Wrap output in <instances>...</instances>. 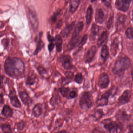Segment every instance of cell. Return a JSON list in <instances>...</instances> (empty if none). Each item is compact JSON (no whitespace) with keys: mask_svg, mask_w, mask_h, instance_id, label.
<instances>
[{"mask_svg":"<svg viewBox=\"0 0 133 133\" xmlns=\"http://www.w3.org/2000/svg\"><path fill=\"white\" fill-rule=\"evenodd\" d=\"M6 73L13 78H19L23 76L25 72V65L22 60L16 57L7 58L4 64Z\"/></svg>","mask_w":133,"mask_h":133,"instance_id":"obj_1","label":"cell"},{"mask_svg":"<svg viewBox=\"0 0 133 133\" xmlns=\"http://www.w3.org/2000/svg\"><path fill=\"white\" fill-rule=\"evenodd\" d=\"M131 62L127 57H123L118 59L115 63L112 71L115 75L121 76L130 67Z\"/></svg>","mask_w":133,"mask_h":133,"instance_id":"obj_2","label":"cell"},{"mask_svg":"<svg viewBox=\"0 0 133 133\" xmlns=\"http://www.w3.org/2000/svg\"><path fill=\"white\" fill-rule=\"evenodd\" d=\"M104 128L110 133H120L122 130L121 124L118 122L107 119L101 122Z\"/></svg>","mask_w":133,"mask_h":133,"instance_id":"obj_3","label":"cell"},{"mask_svg":"<svg viewBox=\"0 0 133 133\" xmlns=\"http://www.w3.org/2000/svg\"><path fill=\"white\" fill-rule=\"evenodd\" d=\"M79 106L82 109H90L94 105L92 95L88 92L82 93L79 101Z\"/></svg>","mask_w":133,"mask_h":133,"instance_id":"obj_4","label":"cell"},{"mask_svg":"<svg viewBox=\"0 0 133 133\" xmlns=\"http://www.w3.org/2000/svg\"><path fill=\"white\" fill-rule=\"evenodd\" d=\"M27 15L30 23L34 32H36L38 30L39 25L38 16L34 9L31 8H28Z\"/></svg>","mask_w":133,"mask_h":133,"instance_id":"obj_5","label":"cell"},{"mask_svg":"<svg viewBox=\"0 0 133 133\" xmlns=\"http://www.w3.org/2000/svg\"><path fill=\"white\" fill-rule=\"evenodd\" d=\"M112 89L109 90L103 94L101 98L98 99L97 102V106L98 107H103L108 104L109 98L112 94Z\"/></svg>","mask_w":133,"mask_h":133,"instance_id":"obj_6","label":"cell"},{"mask_svg":"<svg viewBox=\"0 0 133 133\" xmlns=\"http://www.w3.org/2000/svg\"><path fill=\"white\" fill-rule=\"evenodd\" d=\"M60 61L63 67L66 70H70L73 67L72 60L69 55H62L60 57Z\"/></svg>","mask_w":133,"mask_h":133,"instance_id":"obj_7","label":"cell"},{"mask_svg":"<svg viewBox=\"0 0 133 133\" xmlns=\"http://www.w3.org/2000/svg\"><path fill=\"white\" fill-rule=\"evenodd\" d=\"M132 0H119L116 1V6L119 10L126 12L128 11Z\"/></svg>","mask_w":133,"mask_h":133,"instance_id":"obj_8","label":"cell"},{"mask_svg":"<svg viewBox=\"0 0 133 133\" xmlns=\"http://www.w3.org/2000/svg\"><path fill=\"white\" fill-rule=\"evenodd\" d=\"M132 92L127 90L123 92L118 99V102L120 105L125 104L129 102L132 96Z\"/></svg>","mask_w":133,"mask_h":133,"instance_id":"obj_9","label":"cell"},{"mask_svg":"<svg viewBox=\"0 0 133 133\" xmlns=\"http://www.w3.org/2000/svg\"><path fill=\"white\" fill-rule=\"evenodd\" d=\"M109 79L107 74L103 73L101 74L98 81V85L101 89H104L108 86Z\"/></svg>","mask_w":133,"mask_h":133,"instance_id":"obj_10","label":"cell"},{"mask_svg":"<svg viewBox=\"0 0 133 133\" xmlns=\"http://www.w3.org/2000/svg\"><path fill=\"white\" fill-rule=\"evenodd\" d=\"M97 51V48L95 46H92L88 50L84 57V61L86 63H90L93 61Z\"/></svg>","mask_w":133,"mask_h":133,"instance_id":"obj_11","label":"cell"},{"mask_svg":"<svg viewBox=\"0 0 133 133\" xmlns=\"http://www.w3.org/2000/svg\"><path fill=\"white\" fill-rule=\"evenodd\" d=\"M9 96L11 104L14 107L17 108H19L21 107V103L18 99L15 91L14 89L10 91Z\"/></svg>","mask_w":133,"mask_h":133,"instance_id":"obj_12","label":"cell"},{"mask_svg":"<svg viewBox=\"0 0 133 133\" xmlns=\"http://www.w3.org/2000/svg\"><path fill=\"white\" fill-rule=\"evenodd\" d=\"M43 112V105L40 103L36 104L32 109V115L34 117L37 118H40Z\"/></svg>","mask_w":133,"mask_h":133,"instance_id":"obj_13","label":"cell"},{"mask_svg":"<svg viewBox=\"0 0 133 133\" xmlns=\"http://www.w3.org/2000/svg\"><path fill=\"white\" fill-rule=\"evenodd\" d=\"M105 15L104 12L101 8L98 9L97 10L95 16V20L97 23L102 24L105 21Z\"/></svg>","mask_w":133,"mask_h":133,"instance_id":"obj_14","label":"cell"},{"mask_svg":"<svg viewBox=\"0 0 133 133\" xmlns=\"http://www.w3.org/2000/svg\"><path fill=\"white\" fill-rule=\"evenodd\" d=\"M84 27V23L82 22H80L77 24L74 29L72 36V39H77L80 38L79 35L81 32L83 30Z\"/></svg>","mask_w":133,"mask_h":133,"instance_id":"obj_15","label":"cell"},{"mask_svg":"<svg viewBox=\"0 0 133 133\" xmlns=\"http://www.w3.org/2000/svg\"><path fill=\"white\" fill-rule=\"evenodd\" d=\"M19 97L24 105H28L31 103V101L29 96L25 91H21L19 93Z\"/></svg>","mask_w":133,"mask_h":133,"instance_id":"obj_16","label":"cell"},{"mask_svg":"<svg viewBox=\"0 0 133 133\" xmlns=\"http://www.w3.org/2000/svg\"><path fill=\"white\" fill-rule=\"evenodd\" d=\"M1 114L6 118H11L13 115V111L10 106L5 105L2 110Z\"/></svg>","mask_w":133,"mask_h":133,"instance_id":"obj_17","label":"cell"},{"mask_svg":"<svg viewBox=\"0 0 133 133\" xmlns=\"http://www.w3.org/2000/svg\"><path fill=\"white\" fill-rule=\"evenodd\" d=\"M37 77L34 72L29 73L26 79V83L29 86H32L36 82Z\"/></svg>","mask_w":133,"mask_h":133,"instance_id":"obj_18","label":"cell"},{"mask_svg":"<svg viewBox=\"0 0 133 133\" xmlns=\"http://www.w3.org/2000/svg\"><path fill=\"white\" fill-rule=\"evenodd\" d=\"M42 35V33H40L39 34L38 38V41H37V46L36 49L34 53V54L35 55H37L38 54V53L44 47V43L41 39Z\"/></svg>","mask_w":133,"mask_h":133,"instance_id":"obj_19","label":"cell"},{"mask_svg":"<svg viewBox=\"0 0 133 133\" xmlns=\"http://www.w3.org/2000/svg\"><path fill=\"white\" fill-rule=\"evenodd\" d=\"M108 38V33L107 31H104L100 35L97 42V45L98 47L101 46L105 42Z\"/></svg>","mask_w":133,"mask_h":133,"instance_id":"obj_20","label":"cell"},{"mask_svg":"<svg viewBox=\"0 0 133 133\" xmlns=\"http://www.w3.org/2000/svg\"><path fill=\"white\" fill-rule=\"evenodd\" d=\"M80 0H71L70 4V11L72 13H74L79 5Z\"/></svg>","mask_w":133,"mask_h":133,"instance_id":"obj_21","label":"cell"},{"mask_svg":"<svg viewBox=\"0 0 133 133\" xmlns=\"http://www.w3.org/2000/svg\"><path fill=\"white\" fill-rule=\"evenodd\" d=\"M104 115V112L102 109H98L95 111L94 113L91 115V116L95 122H97L100 120Z\"/></svg>","mask_w":133,"mask_h":133,"instance_id":"obj_22","label":"cell"},{"mask_svg":"<svg viewBox=\"0 0 133 133\" xmlns=\"http://www.w3.org/2000/svg\"><path fill=\"white\" fill-rule=\"evenodd\" d=\"M55 41L56 44L57 51L58 52H61L62 50V39L61 35L56 36Z\"/></svg>","mask_w":133,"mask_h":133,"instance_id":"obj_23","label":"cell"},{"mask_svg":"<svg viewBox=\"0 0 133 133\" xmlns=\"http://www.w3.org/2000/svg\"><path fill=\"white\" fill-rule=\"evenodd\" d=\"M93 14V9L92 7L90 5L87 10L86 12V22L87 25H89L92 20Z\"/></svg>","mask_w":133,"mask_h":133,"instance_id":"obj_24","label":"cell"},{"mask_svg":"<svg viewBox=\"0 0 133 133\" xmlns=\"http://www.w3.org/2000/svg\"><path fill=\"white\" fill-rule=\"evenodd\" d=\"M119 44H120V41L119 39V38L118 37H116L114 39L112 45V48L113 51V54L115 55H116L117 52L118 51Z\"/></svg>","mask_w":133,"mask_h":133,"instance_id":"obj_25","label":"cell"},{"mask_svg":"<svg viewBox=\"0 0 133 133\" xmlns=\"http://www.w3.org/2000/svg\"><path fill=\"white\" fill-rule=\"evenodd\" d=\"M109 54V52L108 46L106 45H104L102 48L101 53V58L103 61H106Z\"/></svg>","mask_w":133,"mask_h":133,"instance_id":"obj_26","label":"cell"},{"mask_svg":"<svg viewBox=\"0 0 133 133\" xmlns=\"http://www.w3.org/2000/svg\"><path fill=\"white\" fill-rule=\"evenodd\" d=\"M74 25H75V23H72L70 25L67 26L64 29L62 32V35L64 37H66L68 36V35L72 30L73 28L74 27Z\"/></svg>","mask_w":133,"mask_h":133,"instance_id":"obj_27","label":"cell"},{"mask_svg":"<svg viewBox=\"0 0 133 133\" xmlns=\"http://www.w3.org/2000/svg\"><path fill=\"white\" fill-rule=\"evenodd\" d=\"M65 77L63 79L62 83L63 84H66L71 82L73 78V73L71 72H67L65 74Z\"/></svg>","mask_w":133,"mask_h":133,"instance_id":"obj_28","label":"cell"},{"mask_svg":"<svg viewBox=\"0 0 133 133\" xmlns=\"http://www.w3.org/2000/svg\"><path fill=\"white\" fill-rule=\"evenodd\" d=\"M0 127L1 129L2 133H12V130L11 127L9 124L3 123L1 124Z\"/></svg>","mask_w":133,"mask_h":133,"instance_id":"obj_29","label":"cell"},{"mask_svg":"<svg viewBox=\"0 0 133 133\" xmlns=\"http://www.w3.org/2000/svg\"><path fill=\"white\" fill-rule=\"evenodd\" d=\"M100 30L99 26L96 24H93L91 29V34L92 36L95 37L98 34Z\"/></svg>","mask_w":133,"mask_h":133,"instance_id":"obj_30","label":"cell"},{"mask_svg":"<svg viewBox=\"0 0 133 133\" xmlns=\"http://www.w3.org/2000/svg\"><path fill=\"white\" fill-rule=\"evenodd\" d=\"M59 91L64 97H68L70 89L68 88L61 87L59 89Z\"/></svg>","mask_w":133,"mask_h":133,"instance_id":"obj_31","label":"cell"},{"mask_svg":"<svg viewBox=\"0 0 133 133\" xmlns=\"http://www.w3.org/2000/svg\"><path fill=\"white\" fill-rule=\"evenodd\" d=\"M87 35H84L83 36L82 39L80 41L79 43L78 44V47H77L78 51L80 49L82 48L84 45L86 43L87 40Z\"/></svg>","mask_w":133,"mask_h":133,"instance_id":"obj_32","label":"cell"},{"mask_svg":"<svg viewBox=\"0 0 133 133\" xmlns=\"http://www.w3.org/2000/svg\"><path fill=\"white\" fill-rule=\"evenodd\" d=\"M26 122L24 121H21L16 125V127L18 131H22L26 127Z\"/></svg>","mask_w":133,"mask_h":133,"instance_id":"obj_33","label":"cell"},{"mask_svg":"<svg viewBox=\"0 0 133 133\" xmlns=\"http://www.w3.org/2000/svg\"><path fill=\"white\" fill-rule=\"evenodd\" d=\"M83 79V75L81 73L77 74L75 76V81L79 84L82 83Z\"/></svg>","mask_w":133,"mask_h":133,"instance_id":"obj_34","label":"cell"},{"mask_svg":"<svg viewBox=\"0 0 133 133\" xmlns=\"http://www.w3.org/2000/svg\"><path fill=\"white\" fill-rule=\"evenodd\" d=\"M125 34L127 37L128 39H133V30L132 28H128L126 30Z\"/></svg>","mask_w":133,"mask_h":133,"instance_id":"obj_35","label":"cell"},{"mask_svg":"<svg viewBox=\"0 0 133 133\" xmlns=\"http://www.w3.org/2000/svg\"><path fill=\"white\" fill-rule=\"evenodd\" d=\"M37 71L39 72L40 74L41 75H44L47 73L46 70V69L43 67V66H39L37 68Z\"/></svg>","mask_w":133,"mask_h":133,"instance_id":"obj_36","label":"cell"},{"mask_svg":"<svg viewBox=\"0 0 133 133\" xmlns=\"http://www.w3.org/2000/svg\"><path fill=\"white\" fill-rule=\"evenodd\" d=\"M59 97H58V94H55L54 95L51 99L50 102H51L55 100V102L53 103L52 105H54V104H57V102L58 103V101H59Z\"/></svg>","mask_w":133,"mask_h":133,"instance_id":"obj_37","label":"cell"},{"mask_svg":"<svg viewBox=\"0 0 133 133\" xmlns=\"http://www.w3.org/2000/svg\"><path fill=\"white\" fill-rule=\"evenodd\" d=\"M127 19V16L125 15H122L119 16L118 18V21L121 23H125Z\"/></svg>","mask_w":133,"mask_h":133,"instance_id":"obj_38","label":"cell"},{"mask_svg":"<svg viewBox=\"0 0 133 133\" xmlns=\"http://www.w3.org/2000/svg\"><path fill=\"white\" fill-rule=\"evenodd\" d=\"M103 4L107 7H110L111 4V0H101Z\"/></svg>","mask_w":133,"mask_h":133,"instance_id":"obj_39","label":"cell"},{"mask_svg":"<svg viewBox=\"0 0 133 133\" xmlns=\"http://www.w3.org/2000/svg\"><path fill=\"white\" fill-rule=\"evenodd\" d=\"M77 96V93L75 91H72L69 94V98L70 99L75 98Z\"/></svg>","mask_w":133,"mask_h":133,"instance_id":"obj_40","label":"cell"},{"mask_svg":"<svg viewBox=\"0 0 133 133\" xmlns=\"http://www.w3.org/2000/svg\"><path fill=\"white\" fill-rule=\"evenodd\" d=\"M112 22H113V17L111 16V17H110L109 20L108 21V23H107V27H108V29H109L111 28Z\"/></svg>","mask_w":133,"mask_h":133,"instance_id":"obj_41","label":"cell"},{"mask_svg":"<svg viewBox=\"0 0 133 133\" xmlns=\"http://www.w3.org/2000/svg\"><path fill=\"white\" fill-rule=\"evenodd\" d=\"M48 40L49 42L51 43H53L54 41H55V39L52 36H51L49 33H48L47 35Z\"/></svg>","mask_w":133,"mask_h":133,"instance_id":"obj_42","label":"cell"},{"mask_svg":"<svg viewBox=\"0 0 133 133\" xmlns=\"http://www.w3.org/2000/svg\"><path fill=\"white\" fill-rule=\"evenodd\" d=\"M55 46V44H54L53 43H50L49 44L48 46V49L50 52H51L54 50Z\"/></svg>","mask_w":133,"mask_h":133,"instance_id":"obj_43","label":"cell"},{"mask_svg":"<svg viewBox=\"0 0 133 133\" xmlns=\"http://www.w3.org/2000/svg\"><path fill=\"white\" fill-rule=\"evenodd\" d=\"M92 133H103L102 130H101V129L98 127L94 129L92 131Z\"/></svg>","mask_w":133,"mask_h":133,"instance_id":"obj_44","label":"cell"},{"mask_svg":"<svg viewBox=\"0 0 133 133\" xmlns=\"http://www.w3.org/2000/svg\"><path fill=\"white\" fill-rule=\"evenodd\" d=\"M58 12H57V13H55L54 15L53 16V17H52V18H51V21L55 23L56 21H57V16H58Z\"/></svg>","mask_w":133,"mask_h":133,"instance_id":"obj_45","label":"cell"},{"mask_svg":"<svg viewBox=\"0 0 133 133\" xmlns=\"http://www.w3.org/2000/svg\"><path fill=\"white\" fill-rule=\"evenodd\" d=\"M62 25H63V22H62V20H60L59 22H58L57 25H56V28L57 29H59L62 26Z\"/></svg>","mask_w":133,"mask_h":133,"instance_id":"obj_46","label":"cell"},{"mask_svg":"<svg viewBox=\"0 0 133 133\" xmlns=\"http://www.w3.org/2000/svg\"><path fill=\"white\" fill-rule=\"evenodd\" d=\"M4 103V99L3 95H0V107L2 106Z\"/></svg>","mask_w":133,"mask_h":133,"instance_id":"obj_47","label":"cell"},{"mask_svg":"<svg viewBox=\"0 0 133 133\" xmlns=\"http://www.w3.org/2000/svg\"><path fill=\"white\" fill-rule=\"evenodd\" d=\"M4 80V76H0V87L2 86Z\"/></svg>","mask_w":133,"mask_h":133,"instance_id":"obj_48","label":"cell"},{"mask_svg":"<svg viewBox=\"0 0 133 133\" xmlns=\"http://www.w3.org/2000/svg\"><path fill=\"white\" fill-rule=\"evenodd\" d=\"M54 133H67V132L65 130H62V131H59V132H55Z\"/></svg>","mask_w":133,"mask_h":133,"instance_id":"obj_49","label":"cell"},{"mask_svg":"<svg viewBox=\"0 0 133 133\" xmlns=\"http://www.w3.org/2000/svg\"><path fill=\"white\" fill-rule=\"evenodd\" d=\"M131 75H132V79L133 81V67L132 69V72H131Z\"/></svg>","mask_w":133,"mask_h":133,"instance_id":"obj_50","label":"cell"},{"mask_svg":"<svg viewBox=\"0 0 133 133\" xmlns=\"http://www.w3.org/2000/svg\"><path fill=\"white\" fill-rule=\"evenodd\" d=\"M130 129H131V130H132L133 131V124L130 126Z\"/></svg>","mask_w":133,"mask_h":133,"instance_id":"obj_51","label":"cell"},{"mask_svg":"<svg viewBox=\"0 0 133 133\" xmlns=\"http://www.w3.org/2000/svg\"><path fill=\"white\" fill-rule=\"evenodd\" d=\"M128 133H133V131L132 130H130L129 132H128Z\"/></svg>","mask_w":133,"mask_h":133,"instance_id":"obj_52","label":"cell"},{"mask_svg":"<svg viewBox=\"0 0 133 133\" xmlns=\"http://www.w3.org/2000/svg\"><path fill=\"white\" fill-rule=\"evenodd\" d=\"M97 0H91V2H94L96 1H97Z\"/></svg>","mask_w":133,"mask_h":133,"instance_id":"obj_53","label":"cell"},{"mask_svg":"<svg viewBox=\"0 0 133 133\" xmlns=\"http://www.w3.org/2000/svg\"><path fill=\"white\" fill-rule=\"evenodd\" d=\"M132 20L133 21V9L132 11Z\"/></svg>","mask_w":133,"mask_h":133,"instance_id":"obj_54","label":"cell"}]
</instances>
